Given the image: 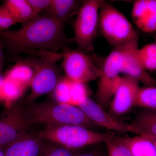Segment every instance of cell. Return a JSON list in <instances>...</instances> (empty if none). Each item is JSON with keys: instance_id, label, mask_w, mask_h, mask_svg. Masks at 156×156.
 Returning <instances> with one entry per match:
<instances>
[{"instance_id": "6da1fadb", "label": "cell", "mask_w": 156, "mask_h": 156, "mask_svg": "<svg viewBox=\"0 0 156 156\" xmlns=\"http://www.w3.org/2000/svg\"><path fill=\"white\" fill-rule=\"evenodd\" d=\"M65 24L42 13L14 30L0 31V41L10 53L42 56L58 53L73 40L66 35Z\"/></svg>"}, {"instance_id": "7a4b0ae2", "label": "cell", "mask_w": 156, "mask_h": 156, "mask_svg": "<svg viewBox=\"0 0 156 156\" xmlns=\"http://www.w3.org/2000/svg\"><path fill=\"white\" fill-rule=\"evenodd\" d=\"M32 125L44 123L47 126L72 125L83 126L90 130L97 128L80 107L69 104L44 101L26 104L22 107Z\"/></svg>"}, {"instance_id": "3957f363", "label": "cell", "mask_w": 156, "mask_h": 156, "mask_svg": "<svg viewBox=\"0 0 156 156\" xmlns=\"http://www.w3.org/2000/svg\"><path fill=\"white\" fill-rule=\"evenodd\" d=\"M100 9L98 30L109 44L119 48L139 39L131 22L113 5L104 1Z\"/></svg>"}, {"instance_id": "277c9868", "label": "cell", "mask_w": 156, "mask_h": 156, "mask_svg": "<svg viewBox=\"0 0 156 156\" xmlns=\"http://www.w3.org/2000/svg\"><path fill=\"white\" fill-rule=\"evenodd\" d=\"M39 135L50 142L73 150L105 142L111 136L78 126H47Z\"/></svg>"}, {"instance_id": "5b68a950", "label": "cell", "mask_w": 156, "mask_h": 156, "mask_svg": "<svg viewBox=\"0 0 156 156\" xmlns=\"http://www.w3.org/2000/svg\"><path fill=\"white\" fill-rule=\"evenodd\" d=\"M62 58V53H50L40 58L30 59L34 69L31 90L26 104L35 102L42 95L55 89L60 80V72L56 61Z\"/></svg>"}, {"instance_id": "8992f818", "label": "cell", "mask_w": 156, "mask_h": 156, "mask_svg": "<svg viewBox=\"0 0 156 156\" xmlns=\"http://www.w3.org/2000/svg\"><path fill=\"white\" fill-rule=\"evenodd\" d=\"M104 2L83 1L78 12L74 26L75 40L79 50L86 53L94 50V41L98 30L99 9Z\"/></svg>"}, {"instance_id": "52a82bcc", "label": "cell", "mask_w": 156, "mask_h": 156, "mask_svg": "<svg viewBox=\"0 0 156 156\" xmlns=\"http://www.w3.org/2000/svg\"><path fill=\"white\" fill-rule=\"evenodd\" d=\"M123 59V46L115 48L107 56L101 74L98 78L95 101L102 107L109 105L121 77Z\"/></svg>"}, {"instance_id": "ba28073f", "label": "cell", "mask_w": 156, "mask_h": 156, "mask_svg": "<svg viewBox=\"0 0 156 156\" xmlns=\"http://www.w3.org/2000/svg\"><path fill=\"white\" fill-rule=\"evenodd\" d=\"M62 61L66 77L74 83L84 84L95 80L102 73L87 53L80 50L64 48Z\"/></svg>"}, {"instance_id": "9c48e42d", "label": "cell", "mask_w": 156, "mask_h": 156, "mask_svg": "<svg viewBox=\"0 0 156 156\" xmlns=\"http://www.w3.org/2000/svg\"><path fill=\"white\" fill-rule=\"evenodd\" d=\"M32 125L22 107L13 105L4 109L0 112V148L4 149Z\"/></svg>"}, {"instance_id": "30bf717a", "label": "cell", "mask_w": 156, "mask_h": 156, "mask_svg": "<svg viewBox=\"0 0 156 156\" xmlns=\"http://www.w3.org/2000/svg\"><path fill=\"white\" fill-rule=\"evenodd\" d=\"M77 106L97 127L122 134L134 133V129L131 124H127L118 119L88 96L83 98Z\"/></svg>"}, {"instance_id": "8fae6325", "label": "cell", "mask_w": 156, "mask_h": 156, "mask_svg": "<svg viewBox=\"0 0 156 156\" xmlns=\"http://www.w3.org/2000/svg\"><path fill=\"white\" fill-rule=\"evenodd\" d=\"M139 82L129 76L121 77L109 105V113L118 117L126 115L134 106Z\"/></svg>"}, {"instance_id": "7c38bea8", "label": "cell", "mask_w": 156, "mask_h": 156, "mask_svg": "<svg viewBox=\"0 0 156 156\" xmlns=\"http://www.w3.org/2000/svg\"><path fill=\"white\" fill-rule=\"evenodd\" d=\"M139 39L123 46V59L122 73L140 82L145 87H156V80L139 64L136 55Z\"/></svg>"}, {"instance_id": "4fadbf2b", "label": "cell", "mask_w": 156, "mask_h": 156, "mask_svg": "<svg viewBox=\"0 0 156 156\" xmlns=\"http://www.w3.org/2000/svg\"><path fill=\"white\" fill-rule=\"evenodd\" d=\"M48 141L39 134L27 132L3 149L5 156H42Z\"/></svg>"}, {"instance_id": "5bb4252c", "label": "cell", "mask_w": 156, "mask_h": 156, "mask_svg": "<svg viewBox=\"0 0 156 156\" xmlns=\"http://www.w3.org/2000/svg\"><path fill=\"white\" fill-rule=\"evenodd\" d=\"M132 18L136 26L143 31H156V0H138L132 8Z\"/></svg>"}, {"instance_id": "9a60e30c", "label": "cell", "mask_w": 156, "mask_h": 156, "mask_svg": "<svg viewBox=\"0 0 156 156\" xmlns=\"http://www.w3.org/2000/svg\"><path fill=\"white\" fill-rule=\"evenodd\" d=\"M82 2L76 0H51L44 13L66 23L71 17L78 14Z\"/></svg>"}, {"instance_id": "2e32d148", "label": "cell", "mask_w": 156, "mask_h": 156, "mask_svg": "<svg viewBox=\"0 0 156 156\" xmlns=\"http://www.w3.org/2000/svg\"><path fill=\"white\" fill-rule=\"evenodd\" d=\"M120 139L129 149L132 156H156L155 146L146 135Z\"/></svg>"}, {"instance_id": "e0dca14e", "label": "cell", "mask_w": 156, "mask_h": 156, "mask_svg": "<svg viewBox=\"0 0 156 156\" xmlns=\"http://www.w3.org/2000/svg\"><path fill=\"white\" fill-rule=\"evenodd\" d=\"M4 4L18 23L23 25L34 17L32 9L28 0H7Z\"/></svg>"}, {"instance_id": "ac0fdd59", "label": "cell", "mask_w": 156, "mask_h": 156, "mask_svg": "<svg viewBox=\"0 0 156 156\" xmlns=\"http://www.w3.org/2000/svg\"><path fill=\"white\" fill-rule=\"evenodd\" d=\"M34 75V69L29 60L17 62L9 71L6 78L21 86L30 83Z\"/></svg>"}, {"instance_id": "d6986e66", "label": "cell", "mask_w": 156, "mask_h": 156, "mask_svg": "<svg viewBox=\"0 0 156 156\" xmlns=\"http://www.w3.org/2000/svg\"><path fill=\"white\" fill-rule=\"evenodd\" d=\"M140 66L146 71L156 70V43L145 45L136 51Z\"/></svg>"}, {"instance_id": "ffe728a7", "label": "cell", "mask_w": 156, "mask_h": 156, "mask_svg": "<svg viewBox=\"0 0 156 156\" xmlns=\"http://www.w3.org/2000/svg\"><path fill=\"white\" fill-rule=\"evenodd\" d=\"M134 106L147 109L156 110V87L139 88Z\"/></svg>"}, {"instance_id": "44dd1931", "label": "cell", "mask_w": 156, "mask_h": 156, "mask_svg": "<svg viewBox=\"0 0 156 156\" xmlns=\"http://www.w3.org/2000/svg\"><path fill=\"white\" fill-rule=\"evenodd\" d=\"M108 156H132L129 149L120 140L111 136L104 142Z\"/></svg>"}, {"instance_id": "7402d4cb", "label": "cell", "mask_w": 156, "mask_h": 156, "mask_svg": "<svg viewBox=\"0 0 156 156\" xmlns=\"http://www.w3.org/2000/svg\"><path fill=\"white\" fill-rule=\"evenodd\" d=\"M72 81L68 79H60L54 89L55 95L60 103L71 104L70 89Z\"/></svg>"}, {"instance_id": "603a6c76", "label": "cell", "mask_w": 156, "mask_h": 156, "mask_svg": "<svg viewBox=\"0 0 156 156\" xmlns=\"http://www.w3.org/2000/svg\"><path fill=\"white\" fill-rule=\"evenodd\" d=\"M81 151V150L70 149L48 141L42 156H76Z\"/></svg>"}, {"instance_id": "cb8c5ba5", "label": "cell", "mask_w": 156, "mask_h": 156, "mask_svg": "<svg viewBox=\"0 0 156 156\" xmlns=\"http://www.w3.org/2000/svg\"><path fill=\"white\" fill-rule=\"evenodd\" d=\"M131 124L134 129V133L156 136V122H155L134 119Z\"/></svg>"}, {"instance_id": "d4e9b609", "label": "cell", "mask_w": 156, "mask_h": 156, "mask_svg": "<svg viewBox=\"0 0 156 156\" xmlns=\"http://www.w3.org/2000/svg\"><path fill=\"white\" fill-rule=\"evenodd\" d=\"M30 4L34 17L44 13L48 9L51 0H28Z\"/></svg>"}, {"instance_id": "484cf974", "label": "cell", "mask_w": 156, "mask_h": 156, "mask_svg": "<svg viewBox=\"0 0 156 156\" xmlns=\"http://www.w3.org/2000/svg\"><path fill=\"white\" fill-rule=\"evenodd\" d=\"M134 119L156 122V110L143 109L137 113Z\"/></svg>"}, {"instance_id": "4316f807", "label": "cell", "mask_w": 156, "mask_h": 156, "mask_svg": "<svg viewBox=\"0 0 156 156\" xmlns=\"http://www.w3.org/2000/svg\"><path fill=\"white\" fill-rule=\"evenodd\" d=\"M17 23H18L17 20L9 11L0 19V31L6 30L9 27Z\"/></svg>"}, {"instance_id": "83f0119b", "label": "cell", "mask_w": 156, "mask_h": 156, "mask_svg": "<svg viewBox=\"0 0 156 156\" xmlns=\"http://www.w3.org/2000/svg\"><path fill=\"white\" fill-rule=\"evenodd\" d=\"M76 156H108L98 151H88L83 152L81 151L80 153Z\"/></svg>"}, {"instance_id": "f1b7e54d", "label": "cell", "mask_w": 156, "mask_h": 156, "mask_svg": "<svg viewBox=\"0 0 156 156\" xmlns=\"http://www.w3.org/2000/svg\"><path fill=\"white\" fill-rule=\"evenodd\" d=\"M3 45L2 42L0 41V72L2 69L4 63V55L3 53Z\"/></svg>"}, {"instance_id": "f546056e", "label": "cell", "mask_w": 156, "mask_h": 156, "mask_svg": "<svg viewBox=\"0 0 156 156\" xmlns=\"http://www.w3.org/2000/svg\"><path fill=\"white\" fill-rule=\"evenodd\" d=\"M9 12L8 9H6L5 6V4L2 5L0 6V19L2 18L4 15L7 14Z\"/></svg>"}, {"instance_id": "4dcf8cb0", "label": "cell", "mask_w": 156, "mask_h": 156, "mask_svg": "<svg viewBox=\"0 0 156 156\" xmlns=\"http://www.w3.org/2000/svg\"><path fill=\"white\" fill-rule=\"evenodd\" d=\"M146 135L149 138H150L151 140L153 142L155 146V147L156 148V136H150V135Z\"/></svg>"}, {"instance_id": "1f68e13d", "label": "cell", "mask_w": 156, "mask_h": 156, "mask_svg": "<svg viewBox=\"0 0 156 156\" xmlns=\"http://www.w3.org/2000/svg\"><path fill=\"white\" fill-rule=\"evenodd\" d=\"M4 81H5V78L1 74V72H0V87L2 86L3 83H4Z\"/></svg>"}, {"instance_id": "d6a6232c", "label": "cell", "mask_w": 156, "mask_h": 156, "mask_svg": "<svg viewBox=\"0 0 156 156\" xmlns=\"http://www.w3.org/2000/svg\"><path fill=\"white\" fill-rule=\"evenodd\" d=\"M0 156H5L4 151L0 148Z\"/></svg>"}]
</instances>
